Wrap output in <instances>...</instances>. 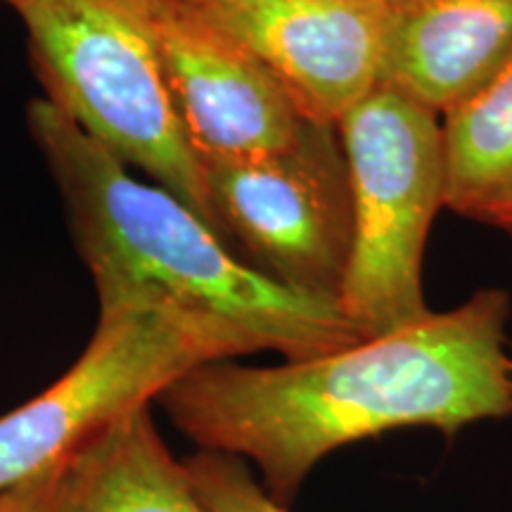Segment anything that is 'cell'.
<instances>
[{
  "label": "cell",
  "instance_id": "6da1fadb",
  "mask_svg": "<svg viewBox=\"0 0 512 512\" xmlns=\"http://www.w3.org/2000/svg\"><path fill=\"white\" fill-rule=\"evenodd\" d=\"M510 294L479 290L456 309L283 366L207 363L159 396L202 451L249 460L290 508L325 456L399 427L465 425L512 415L505 328Z\"/></svg>",
  "mask_w": 512,
  "mask_h": 512
},
{
  "label": "cell",
  "instance_id": "7a4b0ae2",
  "mask_svg": "<svg viewBox=\"0 0 512 512\" xmlns=\"http://www.w3.org/2000/svg\"><path fill=\"white\" fill-rule=\"evenodd\" d=\"M27 126L62 195L100 316L157 309L219 320L285 361L368 339L337 302L292 290L242 259L188 204L133 176L53 102L31 100Z\"/></svg>",
  "mask_w": 512,
  "mask_h": 512
},
{
  "label": "cell",
  "instance_id": "3957f363",
  "mask_svg": "<svg viewBox=\"0 0 512 512\" xmlns=\"http://www.w3.org/2000/svg\"><path fill=\"white\" fill-rule=\"evenodd\" d=\"M15 10L46 88L43 98L223 238L204 164L178 117L143 0H27Z\"/></svg>",
  "mask_w": 512,
  "mask_h": 512
},
{
  "label": "cell",
  "instance_id": "277c9868",
  "mask_svg": "<svg viewBox=\"0 0 512 512\" xmlns=\"http://www.w3.org/2000/svg\"><path fill=\"white\" fill-rule=\"evenodd\" d=\"M351 192V249L337 304L363 337L430 309L422 259L444 207V145L437 114L377 86L339 119Z\"/></svg>",
  "mask_w": 512,
  "mask_h": 512
},
{
  "label": "cell",
  "instance_id": "5b68a950",
  "mask_svg": "<svg viewBox=\"0 0 512 512\" xmlns=\"http://www.w3.org/2000/svg\"><path fill=\"white\" fill-rule=\"evenodd\" d=\"M256 351L252 337L219 320L157 309L102 313L74 366L0 415V494L79 456L190 370Z\"/></svg>",
  "mask_w": 512,
  "mask_h": 512
},
{
  "label": "cell",
  "instance_id": "8992f818",
  "mask_svg": "<svg viewBox=\"0 0 512 512\" xmlns=\"http://www.w3.org/2000/svg\"><path fill=\"white\" fill-rule=\"evenodd\" d=\"M223 238L261 273L337 302L351 249V192L337 126L313 124L273 155L204 164Z\"/></svg>",
  "mask_w": 512,
  "mask_h": 512
},
{
  "label": "cell",
  "instance_id": "52a82bcc",
  "mask_svg": "<svg viewBox=\"0 0 512 512\" xmlns=\"http://www.w3.org/2000/svg\"><path fill=\"white\" fill-rule=\"evenodd\" d=\"M245 48L313 124L377 88L389 12L366 0H178Z\"/></svg>",
  "mask_w": 512,
  "mask_h": 512
},
{
  "label": "cell",
  "instance_id": "ba28073f",
  "mask_svg": "<svg viewBox=\"0 0 512 512\" xmlns=\"http://www.w3.org/2000/svg\"><path fill=\"white\" fill-rule=\"evenodd\" d=\"M192 150L209 162L273 155L313 121L238 43L178 0H143Z\"/></svg>",
  "mask_w": 512,
  "mask_h": 512
},
{
  "label": "cell",
  "instance_id": "9c48e42d",
  "mask_svg": "<svg viewBox=\"0 0 512 512\" xmlns=\"http://www.w3.org/2000/svg\"><path fill=\"white\" fill-rule=\"evenodd\" d=\"M510 60L512 0H418L389 12L377 86L446 114Z\"/></svg>",
  "mask_w": 512,
  "mask_h": 512
},
{
  "label": "cell",
  "instance_id": "30bf717a",
  "mask_svg": "<svg viewBox=\"0 0 512 512\" xmlns=\"http://www.w3.org/2000/svg\"><path fill=\"white\" fill-rule=\"evenodd\" d=\"M88 475L81 512H211L185 460L164 444L150 406L119 420L86 448Z\"/></svg>",
  "mask_w": 512,
  "mask_h": 512
},
{
  "label": "cell",
  "instance_id": "8fae6325",
  "mask_svg": "<svg viewBox=\"0 0 512 512\" xmlns=\"http://www.w3.org/2000/svg\"><path fill=\"white\" fill-rule=\"evenodd\" d=\"M444 207L479 221L512 200V60L444 114Z\"/></svg>",
  "mask_w": 512,
  "mask_h": 512
},
{
  "label": "cell",
  "instance_id": "7c38bea8",
  "mask_svg": "<svg viewBox=\"0 0 512 512\" xmlns=\"http://www.w3.org/2000/svg\"><path fill=\"white\" fill-rule=\"evenodd\" d=\"M185 467L211 512H290L266 494L242 458L200 448Z\"/></svg>",
  "mask_w": 512,
  "mask_h": 512
},
{
  "label": "cell",
  "instance_id": "4fadbf2b",
  "mask_svg": "<svg viewBox=\"0 0 512 512\" xmlns=\"http://www.w3.org/2000/svg\"><path fill=\"white\" fill-rule=\"evenodd\" d=\"M86 451L0 494V512H81L86 491Z\"/></svg>",
  "mask_w": 512,
  "mask_h": 512
},
{
  "label": "cell",
  "instance_id": "5bb4252c",
  "mask_svg": "<svg viewBox=\"0 0 512 512\" xmlns=\"http://www.w3.org/2000/svg\"><path fill=\"white\" fill-rule=\"evenodd\" d=\"M477 223H484V226L501 230L503 235H508V238L512 240V200L498 204L496 209L486 211V214Z\"/></svg>",
  "mask_w": 512,
  "mask_h": 512
},
{
  "label": "cell",
  "instance_id": "9a60e30c",
  "mask_svg": "<svg viewBox=\"0 0 512 512\" xmlns=\"http://www.w3.org/2000/svg\"><path fill=\"white\" fill-rule=\"evenodd\" d=\"M366 3H373L377 8H384V10H401V8H408V5L418 3V0H366Z\"/></svg>",
  "mask_w": 512,
  "mask_h": 512
},
{
  "label": "cell",
  "instance_id": "2e32d148",
  "mask_svg": "<svg viewBox=\"0 0 512 512\" xmlns=\"http://www.w3.org/2000/svg\"><path fill=\"white\" fill-rule=\"evenodd\" d=\"M8 3L12 5V8H17V5H22V3H27V0H8Z\"/></svg>",
  "mask_w": 512,
  "mask_h": 512
},
{
  "label": "cell",
  "instance_id": "e0dca14e",
  "mask_svg": "<svg viewBox=\"0 0 512 512\" xmlns=\"http://www.w3.org/2000/svg\"><path fill=\"white\" fill-rule=\"evenodd\" d=\"M510 375H512V356H510Z\"/></svg>",
  "mask_w": 512,
  "mask_h": 512
}]
</instances>
